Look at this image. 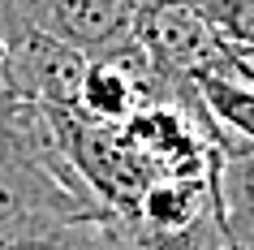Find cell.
<instances>
[{
	"label": "cell",
	"mask_w": 254,
	"mask_h": 250,
	"mask_svg": "<svg viewBox=\"0 0 254 250\" xmlns=\"http://www.w3.org/2000/svg\"><path fill=\"white\" fill-rule=\"evenodd\" d=\"M190 4H198V9H202V4H207V0H190Z\"/></svg>",
	"instance_id": "cell-10"
},
{
	"label": "cell",
	"mask_w": 254,
	"mask_h": 250,
	"mask_svg": "<svg viewBox=\"0 0 254 250\" xmlns=\"http://www.w3.org/2000/svg\"><path fill=\"white\" fill-rule=\"evenodd\" d=\"M224 56H228L233 78H237L241 86H250V91H254V48H246V43H228V39H224Z\"/></svg>",
	"instance_id": "cell-7"
},
{
	"label": "cell",
	"mask_w": 254,
	"mask_h": 250,
	"mask_svg": "<svg viewBox=\"0 0 254 250\" xmlns=\"http://www.w3.org/2000/svg\"><path fill=\"white\" fill-rule=\"evenodd\" d=\"M99 250H134V246L125 242V233H121L112 220H104V237H99Z\"/></svg>",
	"instance_id": "cell-8"
},
{
	"label": "cell",
	"mask_w": 254,
	"mask_h": 250,
	"mask_svg": "<svg viewBox=\"0 0 254 250\" xmlns=\"http://www.w3.org/2000/svg\"><path fill=\"white\" fill-rule=\"evenodd\" d=\"M9 99H22V95L13 91V82H9V69H4V52H0V112H4V104Z\"/></svg>",
	"instance_id": "cell-9"
},
{
	"label": "cell",
	"mask_w": 254,
	"mask_h": 250,
	"mask_svg": "<svg viewBox=\"0 0 254 250\" xmlns=\"http://www.w3.org/2000/svg\"><path fill=\"white\" fill-rule=\"evenodd\" d=\"M202 17H207L228 43L254 48V0H220L211 9H202Z\"/></svg>",
	"instance_id": "cell-6"
},
{
	"label": "cell",
	"mask_w": 254,
	"mask_h": 250,
	"mask_svg": "<svg viewBox=\"0 0 254 250\" xmlns=\"http://www.w3.org/2000/svg\"><path fill=\"white\" fill-rule=\"evenodd\" d=\"M30 26L43 30L82 61L117 56L134 48V4L129 0H26Z\"/></svg>",
	"instance_id": "cell-3"
},
{
	"label": "cell",
	"mask_w": 254,
	"mask_h": 250,
	"mask_svg": "<svg viewBox=\"0 0 254 250\" xmlns=\"http://www.w3.org/2000/svg\"><path fill=\"white\" fill-rule=\"evenodd\" d=\"M134 43L168 95L194 91L202 78H233L224 35L190 0L134 4Z\"/></svg>",
	"instance_id": "cell-2"
},
{
	"label": "cell",
	"mask_w": 254,
	"mask_h": 250,
	"mask_svg": "<svg viewBox=\"0 0 254 250\" xmlns=\"http://www.w3.org/2000/svg\"><path fill=\"white\" fill-rule=\"evenodd\" d=\"M215 203L233 250H254V147L224 138L215 164Z\"/></svg>",
	"instance_id": "cell-4"
},
{
	"label": "cell",
	"mask_w": 254,
	"mask_h": 250,
	"mask_svg": "<svg viewBox=\"0 0 254 250\" xmlns=\"http://www.w3.org/2000/svg\"><path fill=\"white\" fill-rule=\"evenodd\" d=\"M129 4H147V0H129Z\"/></svg>",
	"instance_id": "cell-11"
},
{
	"label": "cell",
	"mask_w": 254,
	"mask_h": 250,
	"mask_svg": "<svg viewBox=\"0 0 254 250\" xmlns=\"http://www.w3.org/2000/svg\"><path fill=\"white\" fill-rule=\"evenodd\" d=\"M22 220H108L65 160L56 117L30 99L0 112V233Z\"/></svg>",
	"instance_id": "cell-1"
},
{
	"label": "cell",
	"mask_w": 254,
	"mask_h": 250,
	"mask_svg": "<svg viewBox=\"0 0 254 250\" xmlns=\"http://www.w3.org/2000/svg\"><path fill=\"white\" fill-rule=\"evenodd\" d=\"M104 220H22L0 233V250H99Z\"/></svg>",
	"instance_id": "cell-5"
}]
</instances>
